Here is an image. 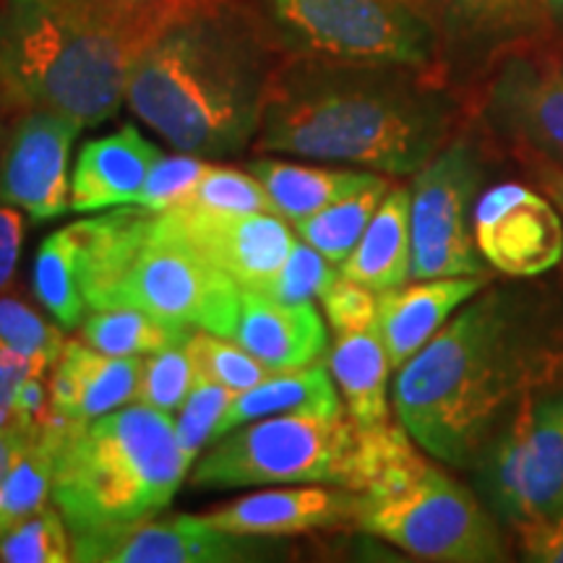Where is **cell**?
<instances>
[{
  "label": "cell",
  "instance_id": "1",
  "mask_svg": "<svg viewBox=\"0 0 563 563\" xmlns=\"http://www.w3.org/2000/svg\"><path fill=\"white\" fill-rule=\"evenodd\" d=\"M563 378V340L522 292L488 290L397 368L394 412L418 446L475 467L519 405Z\"/></svg>",
  "mask_w": 563,
  "mask_h": 563
},
{
  "label": "cell",
  "instance_id": "2",
  "mask_svg": "<svg viewBox=\"0 0 563 563\" xmlns=\"http://www.w3.org/2000/svg\"><path fill=\"white\" fill-rule=\"evenodd\" d=\"M454 121L452 97L422 68L279 55L251 150L415 175Z\"/></svg>",
  "mask_w": 563,
  "mask_h": 563
},
{
  "label": "cell",
  "instance_id": "3",
  "mask_svg": "<svg viewBox=\"0 0 563 563\" xmlns=\"http://www.w3.org/2000/svg\"><path fill=\"white\" fill-rule=\"evenodd\" d=\"M277 63L249 0H209L141 45L125 104L175 152L238 157L256 141Z\"/></svg>",
  "mask_w": 563,
  "mask_h": 563
},
{
  "label": "cell",
  "instance_id": "4",
  "mask_svg": "<svg viewBox=\"0 0 563 563\" xmlns=\"http://www.w3.org/2000/svg\"><path fill=\"white\" fill-rule=\"evenodd\" d=\"M136 34L95 0H0V108L51 110L95 129L125 102Z\"/></svg>",
  "mask_w": 563,
  "mask_h": 563
},
{
  "label": "cell",
  "instance_id": "5",
  "mask_svg": "<svg viewBox=\"0 0 563 563\" xmlns=\"http://www.w3.org/2000/svg\"><path fill=\"white\" fill-rule=\"evenodd\" d=\"M34 435L53 452V504L70 538L157 517L191 473L170 415L139 402L81 422L55 415Z\"/></svg>",
  "mask_w": 563,
  "mask_h": 563
},
{
  "label": "cell",
  "instance_id": "6",
  "mask_svg": "<svg viewBox=\"0 0 563 563\" xmlns=\"http://www.w3.org/2000/svg\"><path fill=\"white\" fill-rule=\"evenodd\" d=\"M76 230L89 313L139 308L162 321L235 336L243 290L180 235L167 211L118 207L79 220Z\"/></svg>",
  "mask_w": 563,
  "mask_h": 563
},
{
  "label": "cell",
  "instance_id": "7",
  "mask_svg": "<svg viewBox=\"0 0 563 563\" xmlns=\"http://www.w3.org/2000/svg\"><path fill=\"white\" fill-rule=\"evenodd\" d=\"M279 55L428 70L441 34L412 0H249Z\"/></svg>",
  "mask_w": 563,
  "mask_h": 563
},
{
  "label": "cell",
  "instance_id": "8",
  "mask_svg": "<svg viewBox=\"0 0 563 563\" xmlns=\"http://www.w3.org/2000/svg\"><path fill=\"white\" fill-rule=\"evenodd\" d=\"M357 443L361 426L347 412L272 415L211 441L194 462L188 483L196 490L306 483L350 488Z\"/></svg>",
  "mask_w": 563,
  "mask_h": 563
},
{
  "label": "cell",
  "instance_id": "9",
  "mask_svg": "<svg viewBox=\"0 0 563 563\" xmlns=\"http://www.w3.org/2000/svg\"><path fill=\"white\" fill-rule=\"evenodd\" d=\"M357 530L422 561H506V545L493 514L477 501L473 490L433 462L399 490L363 496Z\"/></svg>",
  "mask_w": 563,
  "mask_h": 563
},
{
  "label": "cell",
  "instance_id": "10",
  "mask_svg": "<svg viewBox=\"0 0 563 563\" xmlns=\"http://www.w3.org/2000/svg\"><path fill=\"white\" fill-rule=\"evenodd\" d=\"M473 470L493 517L519 532L559 517L563 511V389L534 394L519 405Z\"/></svg>",
  "mask_w": 563,
  "mask_h": 563
},
{
  "label": "cell",
  "instance_id": "11",
  "mask_svg": "<svg viewBox=\"0 0 563 563\" xmlns=\"http://www.w3.org/2000/svg\"><path fill=\"white\" fill-rule=\"evenodd\" d=\"M481 186V154L470 139H452L415 173L410 188V279L488 274L473 232V209Z\"/></svg>",
  "mask_w": 563,
  "mask_h": 563
},
{
  "label": "cell",
  "instance_id": "12",
  "mask_svg": "<svg viewBox=\"0 0 563 563\" xmlns=\"http://www.w3.org/2000/svg\"><path fill=\"white\" fill-rule=\"evenodd\" d=\"M76 563H258L285 561V538H251L220 530L207 517L175 514L121 530L70 538Z\"/></svg>",
  "mask_w": 563,
  "mask_h": 563
},
{
  "label": "cell",
  "instance_id": "13",
  "mask_svg": "<svg viewBox=\"0 0 563 563\" xmlns=\"http://www.w3.org/2000/svg\"><path fill=\"white\" fill-rule=\"evenodd\" d=\"M165 211L180 235L241 290H269L298 241L285 217L269 211L211 209L194 201Z\"/></svg>",
  "mask_w": 563,
  "mask_h": 563
},
{
  "label": "cell",
  "instance_id": "14",
  "mask_svg": "<svg viewBox=\"0 0 563 563\" xmlns=\"http://www.w3.org/2000/svg\"><path fill=\"white\" fill-rule=\"evenodd\" d=\"M84 125L51 110L19 112L0 157V201L32 222H51L70 211L68 159Z\"/></svg>",
  "mask_w": 563,
  "mask_h": 563
},
{
  "label": "cell",
  "instance_id": "15",
  "mask_svg": "<svg viewBox=\"0 0 563 563\" xmlns=\"http://www.w3.org/2000/svg\"><path fill=\"white\" fill-rule=\"evenodd\" d=\"M473 232L483 262L506 277H540L563 256L555 203L519 183H501L481 194Z\"/></svg>",
  "mask_w": 563,
  "mask_h": 563
},
{
  "label": "cell",
  "instance_id": "16",
  "mask_svg": "<svg viewBox=\"0 0 563 563\" xmlns=\"http://www.w3.org/2000/svg\"><path fill=\"white\" fill-rule=\"evenodd\" d=\"M361 504V493L342 485H282L235 498L207 514V519L235 534L287 540L295 534L357 527Z\"/></svg>",
  "mask_w": 563,
  "mask_h": 563
},
{
  "label": "cell",
  "instance_id": "17",
  "mask_svg": "<svg viewBox=\"0 0 563 563\" xmlns=\"http://www.w3.org/2000/svg\"><path fill=\"white\" fill-rule=\"evenodd\" d=\"M488 118L563 167V63L511 60L493 81Z\"/></svg>",
  "mask_w": 563,
  "mask_h": 563
},
{
  "label": "cell",
  "instance_id": "18",
  "mask_svg": "<svg viewBox=\"0 0 563 563\" xmlns=\"http://www.w3.org/2000/svg\"><path fill=\"white\" fill-rule=\"evenodd\" d=\"M159 157V146L133 123L121 125L110 136L87 141L70 170V211L91 214L139 203Z\"/></svg>",
  "mask_w": 563,
  "mask_h": 563
},
{
  "label": "cell",
  "instance_id": "19",
  "mask_svg": "<svg viewBox=\"0 0 563 563\" xmlns=\"http://www.w3.org/2000/svg\"><path fill=\"white\" fill-rule=\"evenodd\" d=\"M488 287V274L477 277L418 279L378 295L376 329L389 355L391 368H402L426 347L446 321Z\"/></svg>",
  "mask_w": 563,
  "mask_h": 563
},
{
  "label": "cell",
  "instance_id": "20",
  "mask_svg": "<svg viewBox=\"0 0 563 563\" xmlns=\"http://www.w3.org/2000/svg\"><path fill=\"white\" fill-rule=\"evenodd\" d=\"M232 340L274 373L306 368L329 352L327 323L316 302L287 306L253 290L241 295V319Z\"/></svg>",
  "mask_w": 563,
  "mask_h": 563
},
{
  "label": "cell",
  "instance_id": "21",
  "mask_svg": "<svg viewBox=\"0 0 563 563\" xmlns=\"http://www.w3.org/2000/svg\"><path fill=\"white\" fill-rule=\"evenodd\" d=\"M144 361L118 357L68 340L51 376L53 407L66 420H95L133 405L139 397Z\"/></svg>",
  "mask_w": 563,
  "mask_h": 563
},
{
  "label": "cell",
  "instance_id": "22",
  "mask_svg": "<svg viewBox=\"0 0 563 563\" xmlns=\"http://www.w3.org/2000/svg\"><path fill=\"white\" fill-rule=\"evenodd\" d=\"M441 34V47L490 51L530 37L548 19L543 0H420Z\"/></svg>",
  "mask_w": 563,
  "mask_h": 563
},
{
  "label": "cell",
  "instance_id": "23",
  "mask_svg": "<svg viewBox=\"0 0 563 563\" xmlns=\"http://www.w3.org/2000/svg\"><path fill=\"white\" fill-rule=\"evenodd\" d=\"M285 412H311V415H344V402L336 391L329 363H313L306 368L279 371L258 382L251 389L232 394L228 410L217 422L214 439L235 431L245 422L272 418Z\"/></svg>",
  "mask_w": 563,
  "mask_h": 563
},
{
  "label": "cell",
  "instance_id": "24",
  "mask_svg": "<svg viewBox=\"0 0 563 563\" xmlns=\"http://www.w3.org/2000/svg\"><path fill=\"white\" fill-rule=\"evenodd\" d=\"M410 188L391 186L365 228L361 243L340 264V274L378 295L410 279Z\"/></svg>",
  "mask_w": 563,
  "mask_h": 563
},
{
  "label": "cell",
  "instance_id": "25",
  "mask_svg": "<svg viewBox=\"0 0 563 563\" xmlns=\"http://www.w3.org/2000/svg\"><path fill=\"white\" fill-rule=\"evenodd\" d=\"M245 170L266 188L277 214L292 224L319 214L321 209L363 191L382 178L373 170H336V167H311L272 157L251 159Z\"/></svg>",
  "mask_w": 563,
  "mask_h": 563
},
{
  "label": "cell",
  "instance_id": "26",
  "mask_svg": "<svg viewBox=\"0 0 563 563\" xmlns=\"http://www.w3.org/2000/svg\"><path fill=\"white\" fill-rule=\"evenodd\" d=\"M344 410L361 428L389 422V373L394 371L386 355L378 329L336 334L327 352Z\"/></svg>",
  "mask_w": 563,
  "mask_h": 563
},
{
  "label": "cell",
  "instance_id": "27",
  "mask_svg": "<svg viewBox=\"0 0 563 563\" xmlns=\"http://www.w3.org/2000/svg\"><path fill=\"white\" fill-rule=\"evenodd\" d=\"M32 292L63 332L79 329L89 316L79 279V230H76V222L51 232L40 243L32 269Z\"/></svg>",
  "mask_w": 563,
  "mask_h": 563
},
{
  "label": "cell",
  "instance_id": "28",
  "mask_svg": "<svg viewBox=\"0 0 563 563\" xmlns=\"http://www.w3.org/2000/svg\"><path fill=\"white\" fill-rule=\"evenodd\" d=\"M81 340L89 347L118 357H144L152 352L186 344L196 332L186 323L162 321L139 308H104L91 311L81 323Z\"/></svg>",
  "mask_w": 563,
  "mask_h": 563
},
{
  "label": "cell",
  "instance_id": "29",
  "mask_svg": "<svg viewBox=\"0 0 563 563\" xmlns=\"http://www.w3.org/2000/svg\"><path fill=\"white\" fill-rule=\"evenodd\" d=\"M389 188V180L378 178L373 186L332 203V207L321 209L319 214L308 217V220L295 222L292 228L298 232L300 241L313 245L329 262L340 266L355 251V245L361 243L365 228L371 224L378 203H382Z\"/></svg>",
  "mask_w": 563,
  "mask_h": 563
},
{
  "label": "cell",
  "instance_id": "30",
  "mask_svg": "<svg viewBox=\"0 0 563 563\" xmlns=\"http://www.w3.org/2000/svg\"><path fill=\"white\" fill-rule=\"evenodd\" d=\"M53 504V452L34 435L30 449L19 456L0 485V534Z\"/></svg>",
  "mask_w": 563,
  "mask_h": 563
},
{
  "label": "cell",
  "instance_id": "31",
  "mask_svg": "<svg viewBox=\"0 0 563 563\" xmlns=\"http://www.w3.org/2000/svg\"><path fill=\"white\" fill-rule=\"evenodd\" d=\"M66 334L53 327L37 308H32L21 295H0V347L34 361L45 368H55L66 347Z\"/></svg>",
  "mask_w": 563,
  "mask_h": 563
},
{
  "label": "cell",
  "instance_id": "32",
  "mask_svg": "<svg viewBox=\"0 0 563 563\" xmlns=\"http://www.w3.org/2000/svg\"><path fill=\"white\" fill-rule=\"evenodd\" d=\"M186 350L191 355L196 376L228 386L235 394L251 389L274 373L241 344L230 342V336L203 332V329H196Z\"/></svg>",
  "mask_w": 563,
  "mask_h": 563
},
{
  "label": "cell",
  "instance_id": "33",
  "mask_svg": "<svg viewBox=\"0 0 563 563\" xmlns=\"http://www.w3.org/2000/svg\"><path fill=\"white\" fill-rule=\"evenodd\" d=\"M0 561L3 563H68L74 561V545L66 519L47 504L45 509L21 519L0 534Z\"/></svg>",
  "mask_w": 563,
  "mask_h": 563
},
{
  "label": "cell",
  "instance_id": "34",
  "mask_svg": "<svg viewBox=\"0 0 563 563\" xmlns=\"http://www.w3.org/2000/svg\"><path fill=\"white\" fill-rule=\"evenodd\" d=\"M232 394L228 386L209 382V378L196 376L186 402L180 407L178 420H175V439H178L180 452L186 460L194 462L201 456V449H207L214 439L217 422L228 410Z\"/></svg>",
  "mask_w": 563,
  "mask_h": 563
},
{
  "label": "cell",
  "instance_id": "35",
  "mask_svg": "<svg viewBox=\"0 0 563 563\" xmlns=\"http://www.w3.org/2000/svg\"><path fill=\"white\" fill-rule=\"evenodd\" d=\"M334 266L336 264L329 262L323 253L298 238L290 256L282 264V269L277 272V277H274L269 290L264 295H269V298L279 302H287V306H302V302L321 300L323 292L340 277V269H334Z\"/></svg>",
  "mask_w": 563,
  "mask_h": 563
},
{
  "label": "cell",
  "instance_id": "36",
  "mask_svg": "<svg viewBox=\"0 0 563 563\" xmlns=\"http://www.w3.org/2000/svg\"><path fill=\"white\" fill-rule=\"evenodd\" d=\"M186 344L146 355L144 376H141L136 397L139 405H146L152 407V410L167 415L183 407L196 378L191 355H188Z\"/></svg>",
  "mask_w": 563,
  "mask_h": 563
},
{
  "label": "cell",
  "instance_id": "37",
  "mask_svg": "<svg viewBox=\"0 0 563 563\" xmlns=\"http://www.w3.org/2000/svg\"><path fill=\"white\" fill-rule=\"evenodd\" d=\"M188 201L203 203L211 209L230 211H269L277 214V207L266 194V188L249 170H235V167L211 165L207 175L188 196Z\"/></svg>",
  "mask_w": 563,
  "mask_h": 563
},
{
  "label": "cell",
  "instance_id": "38",
  "mask_svg": "<svg viewBox=\"0 0 563 563\" xmlns=\"http://www.w3.org/2000/svg\"><path fill=\"white\" fill-rule=\"evenodd\" d=\"M209 167L211 162L196 157V154H162L157 165L152 167L150 178H146L144 191L139 196V207L165 211L188 201V196L194 194V188L199 186Z\"/></svg>",
  "mask_w": 563,
  "mask_h": 563
},
{
  "label": "cell",
  "instance_id": "39",
  "mask_svg": "<svg viewBox=\"0 0 563 563\" xmlns=\"http://www.w3.org/2000/svg\"><path fill=\"white\" fill-rule=\"evenodd\" d=\"M327 313V323L334 334H352L365 332L376 327L378 319V292L361 282L336 277L334 285L323 292L319 300Z\"/></svg>",
  "mask_w": 563,
  "mask_h": 563
},
{
  "label": "cell",
  "instance_id": "40",
  "mask_svg": "<svg viewBox=\"0 0 563 563\" xmlns=\"http://www.w3.org/2000/svg\"><path fill=\"white\" fill-rule=\"evenodd\" d=\"M201 3H209V0H95L97 9L136 34L141 42L150 40L167 21Z\"/></svg>",
  "mask_w": 563,
  "mask_h": 563
},
{
  "label": "cell",
  "instance_id": "41",
  "mask_svg": "<svg viewBox=\"0 0 563 563\" xmlns=\"http://www.w3.org/2000/svg\"><path fill=\"white\" fill-rule=\"evenodd\" d=\"M34 371H53L45 365L26 361L16 352L0 347V431H21L16 418V397L24 378Z\"/></svg>",
  "mask_w": 563,
  "mask_h": 563
},
{
  "label": "cell",
  "instance_id": "42",
  "mask_svg": "<svg viewBox=\"0 0 563 563\" xmlns=\"http://www.w3.org/2000/svg\"><path fill=\"white\" fill-rule=\"evenodd\" d=\"M24 245V211L0 201V292L11 285Z\"/></svg>",
  "mask_w": 563,
  "mask_h": 563
},
{
  "label": "cell",
  "instance_id": "43",
  "mask_svg": "<svg viewBox=\"0 0 563 563\" xmlns=\"http://www.w3.org/2000/svg\"><path fill=\"white\" fill-rule=\"evenodd\" d=\"M522 548L527 561L563 563V511L543 525L522 530Z\"/></svg>",
  "mask_w": 563,
  "mask_h": 563
},
{
  "label": "cell",
  "instance_id": "44",
  "mask_svg": "<svg viewBox=\"0 0 563 563\" xmlns=\"http://www.w3.org/2000/svg\"><path fill=\"white\" fill-rule=\"evenodd\" d=\"M34 435L26 431H0V485L19 462V456L30 449Z\"/></svg>",
  "mask_w": 563,
  "mask_h": 563
},
{
  "label": "cell",
  "instance_id": "45",
  "mask_svg": "<svg viewBox=\"0 0 563 563\" xmlns=\"http://www.w3.org/2000/svg\"><path fill=\"white\" fill-rule=\"evenodd\" d=\"M538 178H540V183H543L548 199H551L555 207L563 211V170L561 167H543V170L538 173Z\"/></svg>",
  "mask_w": 563,
  "mask_h": 563
},
{
  "label": "cell",
  "instance_id": "46",
  "mask_svg": "<svg viewBox=\"0 0 563 563\" xmlns=\"http://www.w3.org/2000/svg\"><path fill=\"white\" fill-rule=\"evenodd\" d=\"M11 123L13 118L0 108V157H3V150H5V141H9V133H11Z\"/></svg>",
  "mask_w": 563,
  "mask_h": 563
},
{
  "label": "cell",
  "instance_id": "47",
  "mask_svg": "<svg viewBox=\"0 0 563 563\" xmlns=\"http://www.w3.org/2000/svg\"><path fill=\"white\" fill-rule=\"evenodd\" d=\"M543 3H545L548 16H551L553 21H559V24H563V0H543Z\"/></svg>",
  "mask_w": 563,
  "mask_h": 563
},
{
  "label": "cell",
  "instance_id": "48",
  "mask_svg": "<svg viewBox=\"0 0 563 563\" xmlns=\"http://www.w3.org/2000/svg\"><path fill=\"white\" fill-rule=\"evenodd\" d=\"M415 3H418V5H420V9H422V3H420V0H415Z\"/></svg>",
  "mask_w": 563,
  "mask_h": 563
},
{
  "label": "cell",
  "instance_id": "49",
  "mask_svg": "<svg viewBox=\"0 0 563 563\" xmlns=\"http://www.w3.org/2000/svg\"><path fill=\"white\" fill-rule=\"evenodd\" d=\"M412 3H415V0H412Z\"/></svg>",
  "mask_w": 563,
  "mask_h": 563
}]
</instances>
